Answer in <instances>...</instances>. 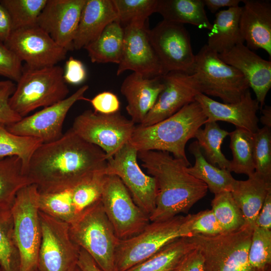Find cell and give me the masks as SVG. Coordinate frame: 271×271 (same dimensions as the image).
Returning <instances> with one entry per match:
<instances>
[{
    "mask_svg": "<svg viewBox=\"0 0 271 271\" xmlns=\"http://www.w3.org/2000/svg\"><path fill=\"white\" fill-rule=\"evenodd\" d=\"M77 266L81 271H102L92 257L82 248L80 249Z\"/></svg>",
    "mask_w": 271,
    "mask_h": 271,
    "instance_id": "816d5d0a",
    "label": "cell"
},
{
    "mask_svg": "<svg viewBox=\"0 0 271 271\" xmlns=\"http://www.w3.org/2000/svg\"><path fill=\"white\" fill-rule=\"evenodd\" d=\"M229 132L222 129L217 122H206L204 128L196 131L194 138L207 161L219 168L229 171L230 161L221 151V145Z\"/></svg>",
    "mask_w": 271,
    "mask_h": 271,
    "instance_id": "d6a6232c",
    "label": "cell"
},
{
    "mask_svg": "<svg viewBox=\"0 0 271 271\" xmlns=\"http://www.w3.org/2000/svg\"><path fill=\"white\" fill-rule=\"evenodd\" d=\"M194 248L191 236L181 237L125 271H173L183 257Z\"/></svg>",
    "mask_w": 271,
    "mask_h": 271,
    "instance_id": "4dcf8cb0",
    "label": "cell"
},
{
    "mask_svg": "<svg viewBox=\"0 0 271 271\" xmlns=\"http://www.w3.org/2000/svg\"><path fill=\"white\" fill-rule=\"evenodd\" d=\"M4 44L30 68L56 65L67 53L38 25L12 31Z\"/></svg>",
    "mask_w": 271,
    "mask_h": 271,
    "instance_id": "2e32d148",
    "label": "cell"
},
{
    "mask_svg": "<svg viewBox=\"0 0 271 271\" xmlns=\"http://www.w3.org/2000/svg\"><path fill=\"white\" fill-rule=\"evenodd\" d=\"M195 101L205 114L207 122L226 121L252 133L259 128L257 112L259 104L252 97L249 89L235 103L218 102L203 93H199Z\"/></svg>",
    "mask_w": 271,
    "mask_h": 271,
    "instance_id": "ffe728a7",
    "label": "cell"
},
{
    "mask_svg": "<svg viewBox=\"0 0 271 271\" xmlns=\"http://www.w3.org/2000/svg\"><path fill=\"white\" fill-rule=\"evenodd\" d=\"M241 7L218 11L208 33L207 46L217 54L226 52L236 45L244 44L239 28Z\"/></svg>",
    "mask_w": 271,
    "mask_h": 271,
    "instance_id": "484cf974",
    "label": "cell"
},
{
    "mask_svg": "<svg viewBox=\"0 0 271 271\" xmlns=\"http://www.w3.org/2000/svg\"><path fill=\"white\" fill-rule=\"evenodd\" d=\"M123 29L122 51L116 75L127 70L149 78L166 74L150 42L145 22H132Z\"/></svg>",
    "mask_w": 271,
    "mask_h": 271,
    "instance_id": "e0dca14e",
    "label": "cell"
},
{
    "mask_svg": "<svg viewBox=\"0 0 271 271\" xmlns=\"http://www.w3.org/2000/svg\"><path fill=\"white\" fill-rule=\"evenodd\" d=\"M239 28L251 50L261 49L271 56V3L265 0H243Z\"/></svg>",
    "mask_w": 271,
    "mask_h": 271,
    "instance_id": "7402d4cb",
    "label": "cell"
},
{
    "mask_svg": "<svg viewBox=\"0 0 271 271\" xmlns=\"http://www.w3.org/2000/svg\"><path fill=\"white\" fill-rule=\"evenodd\" d=\"M101 202L120 240L138 235L150 222L149 216L135 203L127 189L115 175H107Z\"/></svg>",
    "mask_w": 271,
    "mask_h": 271,
    "instance_id": "8fae6325",
    "label": "cell"
},
{
    "mask_svg": "<svg viewBox=\"0 0 271 271\" xmlns=\"http://www.w3.org/2000/svg\"><path fill=\"white\" fill-rule=\"evenodd\" d=\"M198 213L177 215L150 222L138 235L120 240L115 254V271H125L150 258L172 241L192 235V225Z\"/></svg>",
    "mask_w": 271,
    "mask_h": 271,
    "instance_id": "277c9868",
    "label": "cell"
},
{
    "mask_svg": "<svg viewBox=\"0 0 271 271\" xmlns=\"http://www.w3.org/2000/svg\"><path fill=\"white\" fill-rule=\"evenodd\" d=\"M152 46L166 73L193 74L195 55L184 25L163 20L148 30Z\"/></svg>",
    "mask_w": 271,
    "mask_h": 271,
    "instance_id": "4fadbf2b",
    "label": "cell"
},
{
    "mask_svg": "<svg viewBox=\"0 0 271 271\" xmlns=\"http://www.w3.org/2000/svg\"><path fill=\"white\" fill-rule=\"evenodd\" d=\"M230 148L232 159L230 161L229 171L245 174L248 177L255 172L253 133L243 129H236L229 132Z\"/></svg>",
    "mask_w": 271,
    "mask_h": 271,
    "instance_id": "1f68e13d",
    "label": "cell"
},
{
    "mask_svg": "<svg viewBox=\"0 0 271 271\" xmlns=\"http://www.w3.org/2000/svg\"><path fill=\"white\" fill-rule=\"evenodd\" d=\"M135 123L120 111L102 114L86 110L75 117L71 129L87 142L100 148L107 160L129 142Z\"/></svg>",
    "mask_w": 271,
    "mask_h": 271,
    "instance_id": "30bf717a",
    "label": "cell"
},
{
    "mask_svg": "<svg viewBox=\"0 0 271 271\" xmlns=\"http://www.w3.org/2000/svg\"><path fill=\"white\" fill-rule=\"evenodd\" d=\"M64 70L55 65L41 68L23 67L16 89L9 99L12 109L22 118L36 109L65 99L69 92Z\"/></svg>",
    "mask_w": 271,
    "mask_h": 271,
    "instance_id": "5b68a950",
    "label": "cell"
},
{
    "mask_svg": "<svg viewBox=\"0 0 271 271\" xmlns=\"http://www.w3.org/2000/svg\"><path fill=\"white\" fill-rule=\"evenodd\" d=\"M39 191L32 184L17 193L11 208L20 255V271H36L41 240L38 200Z\"/></svg>",
    "mask_w": 271,
    "mask_h": 271,
    "instance_id": "9c48e42d",
    "label": "cell"
},
{
    "mask_svg": "<svg viewBox=\"0 0 271 271\" xmlns=\"http://www.w3.org/2000/svg\"><path fill=\"white\" fill-rule=\"evenodd\" d=\"M107 160L98 147L71 128L59 139L42 143L32 154L26 170L40 193L71 188L88 176L105 171Z\"/></svg>",
    "mask_w": 271,
    "mask_h": 271,
    "instance_id": "6da1fadb",
    "label": "cell"
},
{
    "mask_svg": "<svg viewBox=\"0 0 271 271\" xmlns=\"http://www.w3.org/2000/svg\"><path fill=\"white\" fill-rule=\"evenodd\" d=\"M253 229L244 225L217 235H192L195 247L203 256L205 271H260L248 260Z\"/></svg>",
    "mask_w": 271,
    "mask_h": 271,
    "instance_id": "52a82bcc",
    "label": "cell"
},
{
    "mask_svg": "<svg viewBox=\"0 0 271 271\" xmlns=\"http://www.w3.org/2000/svg\"><path fill=\"white\" fill-rule=\"evenodd\" d=\"M197 213L191 227L192 235H214L224 232L211 209L201 211Z\"/></svg>",
    "mask_w": 271,
    "mask_h": 271,
    "instance_id": "f6af8a7d",
    "label": "cell"
},
{
    "mask_svg": "<svg viewBox=\"0 0 271 271\" xmlns=\"http://www.w3.org/2000/svg\"><path fill=\"white\" fill-rule=\"evenodd\" d=\"M41 240L36 271H73L80 248L72 241L69 224L39 211Z\"/></svg>",
    "mask_w": 271,
    "mask_h": 271,
    "instance_id": "7c38bea8",
    "label": "cell"
},
{
    "mask_svg": "<svg viewBox=\"0 0 271 271\" xmlns=\"http://www.w3.org/2000/svg\"><path fill=\"white\" fill-rule=\"evenodd\" d=\"M94 111L102 114H111L119 111L120 103L117 95L110 91H103L89 101Z\"/></svg>",
    "mask_w": 271,
    "mask_h": 271,
    "instance_id": "bcb514c9",
    "label": "cell"
},
{
    "mask_svg": "<svg viewBox=\"0 0 271 271\" xmlns=\"http://www.w3.org/2000/svg\"><path fill=\"white\" fill-rule=\"evenodd\" d=\"M156 13L166 21L189 24L209 31L212 28L203 0H158Z\"/></svg>",
    "mask_w": 271,
    "mask_h": 271,
    "instance_id": "4316f807",
    "label": "cell"
},
{
    "mask_svg": "<svg viewBox=\"0 0 271 271\" xmlns=\"http://www.w3.org/2000/svg\"><path fill=\"white\" fill-rule=\"evenodd\" d=\"M0 271H4V270L0 267Z\"/></svg>",
    "mask_w": 271,
    "mask_h": 271,
    "instance_id": "9f6ffc18",
    "label": "cell"
},
{
    "mask_svg": "<svg viewBox=\"0 0 271 271\" xmlns=\"http://www.w3.org/2000/svg\"><path fill=\"white\" fill-rule=\"evenodd\" d=\"M255 172L271 181V131L263 126L253 133Z\"/></svg>",
    "mask_w": 271,
    "mask_h": 271,
    "instance_id": "b9f144b4",
    "label": "cell"
},
{
    "mask_svg": "<svg viewBox=\"0 0 271 271\" xmlns=\"http://www.w3.org/2000/svg\"><path fill=\"white\" fill-rule=\"evenodd\" d=\"M88 88L84 85L65 99L6 125V128L14 134L36 138L43 143L55 141L63 134V122L71 107L78 101H89L84 96Z\"/></svg>",
    "mask_w": 271,
    "mask_h": 271,
    "instance_id": "9a60e30c",
    "label": "cell"
},
{
    "mask_svg": "<svg viewBox=\"0 0 271 271\" xmlns=\"http://www.w3.org/2000/svg\"><path fill=\"white\" fill-rule=\"evenodd\" d=\"M117 21L124 26L135 22H145L156 13L158 0H112Z\"/></svg>",
    "mask_w": 271,
    "mask_h": 271,
    "instance_id": "60d3db41",
    "label": "cell"
},
{
    "mask_svg": "<svg viewBox=\"0 0 271 271\" xmlns=\"http://www.w3.org/2000/svg\"><path fill=\"white\" fill-rule=\"evenodd\" d=\"M87 72L84 64L80 60L70 56L66 61L63 77L66 83L78 85L85 81Z\"/></svg>",
    "mask_w": 271,
    "mask_h": 271,
    "instance_id": "7dc6e473",
    "label": "cell"
},
{
    "mask_svg": "<svg viewBox=\"0 0 271 271\" xmlns=\"http://www.w3.org/2000/svg\"><path fill=\"white\" fill-rule=\"evenodd\" d=\"M0 267L4 271H20V255L9 209H0Z\"/></svg>",
    "mask_w": 271,
    "mask_h": 271,
    "instance_id": "e575fe53",
    "label": "cell"
},
{
    "mask_svg": "<svg viewBox=\"0 0 271 271\" xmlns=\"http://www.w3.org/2000/svg\"><path fill=\"white\" fill-rule=\"evenodd\" d=\"M107 177L105 171L97 172L71 187L76 218L101 201Z\"/></svg>",
    "mask_w": 271,
    "mask_h": 271,
    "instance_id": "836d02e7",
    "label": "cell"
},
{
    "mask_svg": "<svg viewBox=\"0 0 271 271\" xmlns=\"http://www.w3.org/2000/svg\"><path fill=\"white\" fill-rule=\"evenodd\" d=\"M248 260L254 268L271 270V229L255 226L248 251Z\"/></svg>",
    "mask_w": 271,
    "mask_h": 271,
    "instance_id": "ab89813d",
    "label": "cell"
},
{
    "mask_svg": "<svg viewBox=\"0 0 271 271\" xmlns=\"http://www.w3.org/2000/svg\"><path fill=\"white\" fill-rule=\"evenodd\" d=\"M30 184L19 157L0 158V209H11L18 192Z\"/></svg>",
    "mask_w": 271,
    "mask_h": 271,
    "instance_id": "f546056e",
    "label": "cell"
},
{
    "mask_svg": "<svg viewBox=\"0 0 271 271\" xmlns=\"http://www.w3.org/2000/svg\"><path fill=\"white\" fill-rule=\"evenodd\" d=\"M193 74L202 93L218 97L224 103L238 102L250 88L244 76L221 60L206 44L195 55Z\"/></svg>",
    "mask_w": 271,
    "mask_h": 271,
    "instance_id": "ba28073f",
    "label": "cell"
},
{
    "mask_svg": "<svg viewBox=\"0 0 271 271\" xmlns=\"http://www.w3.org/2000/svg\"><path fill=\"white\" fill-rule=\"evenodd\" d=\"M86 0H47L37 25L67 51L73 42Z\"/></svg>",
    "mask_w": 271,
    "mask_h": 271,
    "instance_id": "d6986e66",
    "label": "cell"
},
{
    "mask_svg": "<svg viewBox=\"0 0 271 271\" xmlns=\"http://www.w3.org/2000/svg\"><path fill=\"white\" fill-rule=\"evenodd\" d=\"M42 143L36 138L14 134L7 130L5 124L0 123V158L19 157L26 174L32 154Z\"/></svg>",
    "mask_w": 271,
    "mask_h": 271,
    "instance_id": "d590c367",
    "label": "cell"
},
{
    "mask_svg": "<svg viewBox=\"0 0 271 271\" xmlns=\"http://www.w3.org/2000/svg\"><path fill=\"white\" fill-rule=\"evenodd\" d=\"M15 89V84L10 80L2 81L0 84V123L6 125L17 122L22 118L12 109L9 102Z\"/></svg>",
    "mask_w": 271,
    "mask_h": 271,
    "instance_id": "ee69618b",
    "label": "cell"
},
{
    "mask_svg": "<svg viewBox=\"0 0 271 271\" xmlns=\"http://www.w3.org/2000/svg\"><path fill=\"white\" fill-rule=\"evenodd\" d=\"M39 193V211L69 224L75 219L71 188L54 192Z\"/></svg>",
    "mask_w": 271,
    "mask_h": 271,
    "instance_id": "8d00e7d4",
    "label": "cell"
},
{
    "mask_svg": "<svg viewBox=\"0 0 271 271\" xmlns=\"http://www.w3.org/2000/svg\"><path fill=\"white\" fill-rule=\"evenodd\" d=\"M23 69L20 59L0 41V76L17 82Z\"/></svg>",
    "mask_w": 271,
    "mask_h": 271,
    "instance_id": "7bdbcfd3",
    "label": "cell"
},
{
    "mask_svg": "<svg viewBox=\"0 0 271 271\" xmlns=\"http://www.w3.org/2000/svg\"><path fill=\"white\" fill-rule=\"evenodd\" d=\"M138 158L149 175L155 179L157 185L156 206L149 216L150 222L187 213L206 195V185L187 171L190 163L158 151L138 152Z\"/></svg>",
    "mask_w": 271,
    "mask_h": 271,
    "instance_id": "7a4b0ae2",
    "label": "cell"
},
{
    "mask_svg": "<svg viewBox=\"0 0 271 271\" xmlns=\"http://www.w3.org/2000/svg\"><path fill=\"white\" fill-rule=\"evenodd\" d=\"M124 39V29L117 21L109 24L99 37L84 49L92 63L120 62Z\"/></svg>",
    "mask_w": 271,
    "mask_h": 271,
    "instance_id": "83f0119b",
    "label": "cell"
},
{
    "mask_svg": "<svg viewBox=\"0 0 271 271\" xmlns=\"http://www.w3.org/2000/svg\"><path fill=\"white\" fill-rule=\"evenodd\" d=\"M189 151L195 157V164L188 167L187 171L202 181L214 194L223 191H231L236 180L231 172L209 163L204 156L197 141L191 143Z\"/></svg>",
    "mask_w": 271,
    "mask_h": 271,
    "instance_id": "f1b7e54d",
    "label": "cell"
},
{
    "mask_svg": "<svg viewBox=\"0 0 271 271\" xmlns=\"http://www.w3.org/2000/svg\"><path fill=\"white\" fill-rule=\"evenodd\" d=\"M163 88L162 76L149 78L132 72L125 77L120 92L127 102L126 112L135 124L143 121Z\"/></svg>",
    "mask_w": 271,
    "mask_h": 271,
    "instance_id": "603a6c76",
    "label": "cell"
},
{
    "mask_svg": "<svg viewBox=\"0 0 271 271\" xmlns=\"http://www.w3.org/2000/svg\"><path fill=\"white\" fill-rule=\"evenodd\" d=\"M255 226L271 229V190L268 192L257 217Z\"/></svg>",
    "mask_w": 271,
    "mask_h": 271,
    "instance_id": "681fc988",
    "label": "cell"
},
{
    "mask_svg": "<svg viewBox=\"0 0 271 271\" xmlns=\"http://www.w3.org/2000/svg\"><path fill=\"white\" fill-rule=\"evenodd\" d=\"M262 115L260 117V121L264 126L271 127V107L265 105L263 108H261Z\"/></svg>",
    "mask_w": 271,
    "mask_h": 271,
    "instance_id": "db71d44e",
    "label": "cell"
},
{
    "mask_svg": "<svg viewBox=\"0 0 271 271\" xmlns=\"http://www.w3.org/2000/svg\"><path fill=\"white\" fill-rule=\"evenodd\" d=\"M173 271H205L200 251L194 248L188 252Z\"/></svg>",
    "mask_w": 271,
    "mask_h": 271,
    "instance_id": "c3c4849f",
    "label": "cell"
},
{
    "mask_svg": "<svg viewBox=\"0 0 271 271\" xmlns=\"http://www.w3.org/2000/svg\"><path fill=\"white\" fill-rule=\"evenodd\" d=\"M116 20L117 16L112 0H86L73 40V50L84 49Z\"/></svg>",
    "mask_w": 271,
    "mask_h": 271,
    "instance_id": "cb8c5ba5",
    "label": "cell"
},
{
    "mask_svg": "<svg viewBox=\"0 0 271 271\" xmlns=\"http://www.w3.org/2000/svg\"><path fill=\"white\" fill-rule=\"evenodd\" d=\"M205 7L212 13L217 12L224 7L234 8L239 7L240 0H203Z\"/></svg>",
    "mask_w": 271,
    "mask_h": 271,
    "instance_id": "f5cc1de1",
    "label": "cell"
},
{
    "mask_svg": "<svg viewBox=\"0 0 271 271\" xmlns=\"http://www.w3.org/2000/svg\"><path fill=\"white\" fill-rule=\"evenodd\" d=\"M2 81H0V84L2 83Z\"/></svg>",
    "mask_w": 271,
    "mask_h": 271,
    "instance_id": "6f0895ef",
    "label": "cell"
},
{
    "mask_svg": "<svg viewBox=\"0 0 271 271\" xmlns=\"http://www.w3.org/2000/svg\"><path fill=\"white\" fill-rule=\"evenodd\" d=\"M164 88L154 106L139 125L147 126L173 115L185 105L195 101L202 93L194 74L171 71L162 76Z\"/></svg>",
    "mask_w": 271,
    "mask_h": 271,
    "instance_id": "ac0fdd59",
    "label": "cell"
},
{
    "mask_svg": "<svg viewBox=\"0 0 271 271\" xmlns=\"http://www.w3.org/2000/svg\"><path fill=\"white\" fill-rule=\"evenodd\" d=\"M211 210L224 232L238 230L245 225L241 211L230 191L214 194Z\"/></svg>",
    "mask_w": 271,
    "mask_h": 271,
    "instance_id": "f35d334b",
    "label": "cell"
},
{
    "mask_svg": "<svg viewBox=\"0 0 271 271\" xmlns=\"http://www.w3.org/2000/svg\"><path fill=\"white\" fill-rule=\"evenodd\" d=\"M218 55L223 62L244 76L262 108L271 87V61L262 58L244 44H238Z\"/></svg>",
    "mask_w": 271,
    "mask_h": 271,
    "instance_id": "44dd1931",
    "label": "cell"
},
{
    "mask_svg": "<svg viewBox=\"0 0 271 271\" xmlns=\"http://www.w3.org/2000/svg\"><path fill=\"white\" fill-rule=\"evenodd\" d=\"M72 241L86 251L102 271H115L116 248L120 241L101 201L69 224Z\"/></svg>",
    "mask_w": 271,
    "mask_h": 271,
    "instance_id": "8992f818",
    "label": "cell"
},
{
    "mask_svg": "<svg viewBox=\"0 0 271 271\" xmlns=\"http://www.w3.org/2000/svg\"><path fill=\"white\" fill-rule=\"evenodd\" d=\"M12 32L10 16L0 2V41L4 43Z\"/></svg>",
    "mask_w": 271,
    "mask_h": 271,
    "instance_id": "f907efd6",
    "label": "cell"
},
{
    "mask_svg": "<svg viewBox=\"0 0 271 271\" xmlns=\"http://www.w3.org/2000/svg\"><path fill=\"white\" fill-rule=\"evenodd\" d=\"M47 0H1L12 23V31L37 25L38 17Z\"/></svg>",
    "mask_w": 271,
    "mask_h": 271,
    "instance_id": "74e56055",
    "label": "cell"
},
{
    "mask_svg": "<svg viewBox=\"0 0 271 271\" xmlns=\"http://www.w3.org/2000/svg\"><path fill=\"white\" fill-rule=\"evenodd\" d=\"M270 190L271 181L255 172L246 180H235L230 192L242 212L245 225L254 228L257 217Z\"/></svg>",
    "mask_w": 271,
    "mask_h": 271,
    "instance_id": "d4e9b609",
    "label": "cell"
},
{
    "mask_svg": "<svg viewBox=\"0 0 271 271\" xmlns=\"http://www.w3.org/2000/svg\"><path fill=\"white\" fill-rule=\"evenodd\" d=\"M138 153L127 143L107 160L105 173L117 176L135 203L150 216L156 206L157 185L155 179L144 173L139 165Z\"/></svg>",
    "mask_w": 271,
    "mask_h": 271,
    "instance_id": "5bb4252c",
    "label": "cell"
},
{
    "mask_svg": "<svg viewBox=\"0 0 271 271\" xmlns=\"http://www.w3.org/2000/svg\"><path fill=\"white\" fill-rule=\"evenodd\" d=\"M73 271H81V270L77 266Z\"/></svg>",
    "mask_w": 271,
    "mask_h": 271,
    "instance_id": "11a10c76",
    "label": "cell"
},
{
    "mask_svg": "<svg viewBox=\"0 0 271 271\" xmlns=\"http://www.w3.org/2000/svg\"><path fill=\"white\" fill-rule=\"evenodd\" d=\"M206 122L205 114L195 101L155 124L136 125L128 143L138 152H166L190 163L185 152L186 145Z\"/></svg>",
    "mask_w": 271,
    "mask_h": 271,
    "instance_id": "3957f363",
    "label": "cell"
}]
</instances>
